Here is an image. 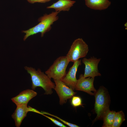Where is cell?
Listing matches in <instances>:
<instances>
[{
  "label": "cell",
  "mask_w": 127,
  "mask_h": 127,
  "mask_svg": "<svg viewBox=\"0 0 127 127\" xmlns=\"http://www.w3.org/2000/svg\"><path fill=\"white\" fill-rule=\"evenodd\" d=\"M24 68L31 76L32 90H35L37 87H40L44 91V94L51 95L52 93V89L55 87V84L45 73L42 72L40 69L36 70L32 67L27 66L25 67Z\"/></svg>",
  "instance_id": "obj_1"
},
{
  "label": "cell",
  "mask_w": 127,
  "mask_h": 127,
  "mask_svg": "<svg viewBox=\"0 0 127 127\" xmlns=\"http://www.w3.org/2000/svg\"><path fill=\"white\" fill-rule=\"evenodd\" d=\"M59 12H52L51 13L44 14L39 18V23L34 27L29 29L22 31V32L25 34L23 40L25 41L29 36L39 33H41V37H43L46 33L49 31L52 28L51 25L58 20Z\"/></svg>",
  "instance_id": "obj_2"
},
{
  "label": "cell",
  "mask_w": 127,
  "mask_h": 127,
  "mask_svg": "<svg viewBox=\"0 0 127 127\" xmlns=\"http://www.w3.org/2000/svg\"><path fill=\"white\" fill-rule=\"evenodd\" d=\"M94 95L95 97L94 110L97 114L94 122L103 119L105 115L110 110V99L107 90L103 87H100L94 92Z\"/></svg>",
  "instance_id": "obj_3"
},
{
  "label": "cell",
  "mask_w": 127,
  "mask_h": 127,
  "mask_svg": "<svg viewBox=\"0 0 127 127\" xmlns=\"http://www.w3.org/2000/svg\"><path fill=\"white\" fill-rule=\"evenodd\" d=\"M69 62L66 56H60L54 61L45 73L51 79L61 80L67 74L66 69Z\"/></svg>",
  "instance_id": "obj_4"
},
{
  "label": "cell",
  "mask_w": 127,
  "mask_h": 127,
  "mask_svg": "<svg viewBox=\"0 0 127 127\" xmlns=\"http://www.w3.org/2000/svg\"><path fill=\"white\" fill-rule=\"evenodd\" d=\"M89 50L86 43L82 39L78 38L73 42L66 56L70 62L74 63L86 56Z\"/></svg>",
  "instance_id": "obj_5"
},
{
  "label": "cell",
  "mask_w": 127,
  "mask_h": 127,
  "mask_svg": "<svg viewBox=\"0 0 127 127\" xmlns=\"http://www.w3.org/2000/svg\"><path fill=\"white\" fill-rule=\"evenodd\" d=\"M53 80L55 84L54 89L59 96L60 104L63 105L66 103L68 99H71L76 93L61 80Z\"/></svg>",
  "instance_id": "obj_6"
},
{
  "label": "cell",
  "mask_w": 127,
  "mask_h": 127,
  "mask_svg": "<svg viewBox=\"0 0 127 127\" xmlns=\"http://www.w3.org/2000/svg\"><path fill=\"white\" fill-rule=\"evenodd\" d=\"M101 59H97L93 56L89 59L83 58L82 62L85 65L83 76L84 78L91 77L94 78L96 76H101L99 72L98 66Z\"/></svg>",
  "instance_id": "obj_7"
},
{
  "label": "cell",
  "mask_w": 127,
  "mask_h": 127,
  "mask_svg": "<svg viewBox=\"0 0 127 127\" xmlns=\"http://www.w3.org/2000/svg\"><path fill=\"white\" fill-rule=\"evenodd\" d=\"M17 107L12 117L15 122V125L16 127L20 126L21 123L27 116V113L32 111L36 113L42 114L41 112L32 108L28 107L27 104H23L16 106Z\"/></svg>",
  "instance_id": "obj_8"
},
{
  "label": "cell",
  "mask_w": 127,
  "mask_h": 127,
  "mask_svg": "<svg viewBox=\"0 0 127 127\" xmlns=\"http://www.w3.org/2000/svg\"><path fill=\"white\" fill-rule=\"evenodd\" d=\"M94 79V78L91 77L84 78L83 75L80 74L75 90L85 92L91 95H94L92 91L95 92L96 91L93 85Z\"/></svg>",
  "instance_id": "obj_9"
},
{
  "label": "cell",
  "mask_w": 127,
  "mask_h": 127,
  "mask_svg": "<svg viewBox=\"0 0 127 127\" xmlns=\"http://www.w3.org/2000/svg\"><path fill=\"white\" fill-rule=\"evenodd\" d=\"M81 64V60H78L74 62L64 78L61 80L66 85L74 91L77 79L76 74L79 67Z\"/></svg>",
  "instance_id": "obj_10"
},
{
  "label": "cell",
  "mask_w": 127,
  "mask_h": 127,
  "mask_svg": "<svg viewBox=\"0 0 127 127\" xmlns=\"http://www.w3.org/2000/svg\"><path fill=\"white\" fill-rule=\"evenodd\" d=\"M37 95L33 90L27 89L20 92L17 95L11 99L16 106L23 104H27L29 101Z\"/></svg>",
  "instance_id": "obj_11"
},
{
  "label": "cell",
  "mask_w": 127,
  "mask_h": 127,
  "mask_svg": "<svg viewBox=\"0 0 127 127\" xmlns=\"http://www.w3.org/2000/svg\"><path fill=\"white\" fill-rule=\"evenodd\" d=\"M75 1L71 0H58L46 8L48 9H54L55 11L60 12L61 11H68L75 3Z\"/></svg>",
  "instance_id": "obj_12"
},
{
  "label": "cell",
  "mask_w": 127,
  "mask_h": 127,
  "mask_svg": "<svg viewBox=\"0 0 127 127\" xmlns=\"http://www.w3.org/2000/svg\"><path fill=\"white\" fill-rule=\"evenodd\" d=\"M85 1L86 5L87 7L100 10L107 8L111 3L109 0H85Z\"/></svg>",
  "instance_id": "obj_13"
},
{
  "label": "cell",
  "mask_w": 127,
  "mask_h": 127,
  "mask_svg": "<svg viewBox=\"0 0 127 127\" xmlns=\"http://www.w3.org/2000/svg\"><path fill=\"white\" fill-rule=\"evenodd\" d=\"M116 112L109 110L105 115L103 119V127H112Z\"/></svg>",
  "instance_id": "obj_14"
},
{
  "label": "cell",
  "mask_w": 127,
  "mask_h": 127,
  "mask_svg": "<svg viewBox=\"0 0 127 127\" xmlns=\"http://www.w3.org/2000/svg\"><path fill=\"white\" fill-rule=\"evenodd\" d=\"M125 120L124 113L122 111L116 112L112 127H119Z\"/></svg>",
  "instance_id": "obj_15"
},
{
  "label": "cell",
  "mask_w": 127,
  "mask_h": 127,
  "mask_svg": "<svg viewBox=\"0 0 127 127\" xmlns=\"http://www.w3.org/2000/svg\"><path fill=\"white\" fill-rule=\"evenodd\" d=\"M71 98V104L73 107H76L82 104V99L80 97L74 96Z\"/></svg>",
  "instance_id": "obj_16"
},
{
  "label": "cell",
  "mask_w": 127,
  "mask_h": 127,
  "mask_svg": "<svg viewBox=\"0 0 127 127\" xmlns=\"http://www.w3.org/2000/svg\"><path fill=\"white\" fill-rule=\"evenodd\" d=\"M41 113H42V115L43 114H46L48 115H49L54 117L58 119L59 120H60V121H61L62 122L64 123V124H65L67 125V126L70 127H79V126H78L77 125H76L75 124H72L71 123H70L68 122H67L66 121L64 120L63 119H61L59 117H57V116L54 115L52 114H50L48 112H44V111H42Z\"/></svg>",
  "instance_id": "obj_17"
},
{
  "label": "cell",
  "mask_w": 127,
  "mask_h": 127,
  "mask_svg": "<svg viewBox=\"0 0 127 127\" xmlns=\"http://www.w3.org/2000/svg\"><path fill=\"white\" fill-rule=\"evenodd\" d=\"M43 115L47 117L56 125L61 127H66L65 125L52 118L49 117L43 114Z\"/></svg>",
  "instance_id": "obj_18"
},
{
  "label": "cell",
  "mask_w": 127,
  "mask_h": 127,
  "mask_svg": "<svg viewBox=\"0 0 127 127\" xmlns=\"http://www.w3.org/2000/svg\"><path fill=\"white\" fill-rule=\"evenodd\" d=\"M29 3L33 4L36 2L42 3L48 2L52 0H27Z\"/></svg>",
  "instance_id": "obj_19"
}]
</instances>
